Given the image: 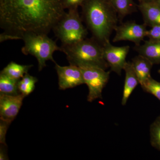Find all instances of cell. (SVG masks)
Returning a JSON list of instances; mask_svg holds the SVG:
<instances>
[{"mask_svg":"<svg viewBox=\"0 0 160 160\" xmlns=\"http://www.w3.org/2000/svg\"><path fill=\"white\" fill-rule=\"evenodd\" d=\"M38 82L37 78L27 73L18 82V89L20 93L25 96L29 95L34 91L35 85Z\"/></svg>","mask_w":160,"mask_h":160,"instance_id":"obj_18","label":"cell"},{"mask_svg":"<svg viewBox=\"0 0 160 160\" xmlns=\"http://www.w3.org/2000/svg\"><path fill=\"white\" fill-rule=\"evenodd\" d=\"M24 95H10L0 93V119L12 122L23 104Z\"/></svg>","mask_w":160,"mask_h":160,"instance_id":"obj_10","label":"cell"},{"mask_svg":"<svg viewBox=\"0 0 160 160\" xmlns=\"http://www.w3.org/2000/svg\"><path fill=\"white\" fill-rule=\"evenodd\" d=\"M147 37L149 39L160 41V25L151 27V29L147 31Z\"/></svg>","mask_w":160,"mask_h":160,"instance_id":"obj_23","label":"cell"},{"mask_svg":"<svg viewBox=\"0 0 160 160\" xmlns=\"http://www.w3.org/2000/svg\"><path fill=\"white\" fill-rule=\"evenodd\" d=\"M141 86L144 91L153 95L160 101V82L151 77Z\"/></svg>","mask_w":160,"mask_h":160,"instance_id":"obj_20","label":"cell"},{"mask_svg":"<svg viewBox=\"0 0 160 160\" xmlns=\"http://www.w3.org/2000/svg\"><path fill=\"white\" fill-rule=\"evenodd\" d=\"M117 12L119 22H122L124 18L137 11L138 5L133 0H110Z\"/></svg>","mask_w":160,"mask_h":160,"instance_id":"obj_15","label":"cell"},{"mask_svg":"<svg viewBox=\"0 0 160 160\" xmlns=\"http://www.w3.org/2000/svg\"><path fill=\"white\" fill-rule=\"evenodd\" d=\"M11 122L0 119V144L6 145V135Z\"/></svg>","mask_w":160,"mask_h":160,"instance_id":"obj_21","label":"cell"},{"mask_svg":"<svg viewBox=\"0 0 160 160\" xmlns=\"http://www.w3.org/2000/svg\"><path fill=\"white\" fill-rule=\"evenodd\" d=\"M18 80L7 76L2 73H0V93L17 95L20 94L18 89Z\"/></svg>","mask_w":160,"mask_h":160,"instance_id":"obj_17","label":"cell"},{"mask_svg":"<svg viewBox=\"0 0 160 160\" xmlns=\"http://www.w3.org/2000/svg\"><path fill=\"white\" fill-rule=\"evenodd\" d=\"M131 62L142 86L151 77V70L153 64L147 58L139 54L133 58Z\"/></svg>","mask_w":160,"mask_h":160,"instance_id":"obj_14","label":"cell"},{"mask_svg":"<svg viewBox=\"0 0 160 160\" xmlns=\"http://www.w3.org/2000/svg\"><path fill=\"white\" fill-rule=\"evenodd\" d=\"M103 47L104 58L111 71L121 75L122 70L127 62L126 58L130 46H114L109 41L103 45Z\"/></svg>","mask_w":160,"mask_h":160,"instance_id":"obj_8","label":"cell"},{"mask_svg":"<svg viewBox=\"0 0 160 160\" xmlns=\"http://www.w3.org/2000/svg\"><path fill=\"white\" fill-rule=\"evenodd\" d=\"M32 67H33L32 65H21L15 62H11L3 69L1 72L12 78L19 81L25 74L28 73L29 69Z\"/></svg>","mask_w":160,"mask_h":160,"instance_id":"obj_16","label":"cell"},{"mask_svg":"<svg viewBox=\"0 0 160 160\" xmlns=\"http://www.w3.org/2000/svg\"><path fill=\"white\" fill-rule=\"evenodd\" d=\"M52 31L62 45H71L86 38L88 34L78 9H70L65 12Z\"/></svg>","mask_w":160,"mask_h":160,"instance_id":"obj_5","label":"cell"},{"mask_svg":"<svg viewBox=\"0 0 160 160\" xmlns=\"http://www.w3.org/2000/svg\"><path fill=\"white\" fill-rule=\"evenodd\" d=\"M86 0H62L63 8L64 9H78L79 6H81Z\"/></svg>","mask_w":160,"mask_h":160,"instance_id":"obj_22","label":"cell"},{"mask_svg":"<svg viewBox=\"0 0 160 160\" xmlns=\"http://www.w3.org/2000/svg\"><path fill=\"white\" fill-rule=\"evenodd\" d=\"M0 160H9L7 153V145L0 144Z\"/></svg>","mask_w":160,"mask_h":160,"instance_id":"obj_24","label":"cell"},{"mask_svg":"<svg viewBox=\"0 0 160 160\" xmlns=\"http://www.w3.org/2000/svg\"><path fill=\"white\" fill-rule=\"evenodd\" d=\"M55 69L58 78L59 89L60 90L73 88L85 84L83 75L79 67L74 65L62 66L55 63Z\"/></svg>","mask_w":160,"mask_h":160,"instance_id":"obj_9","label":"cell"},{"mask_svg":"<svg viewBox=\"0 0 160 160\" xmlns=\"http://www.w3.org/2000/svg\"><path fill=\"white\" fill-rule=\"evenodd\" d=\"M22 40L24 42L22 52L26 55H31L37 59L39 71L46 67L47 61L50 60L56 63L53 59V53L62 50L56 42L49 38L48 34L26 33Z\"/></svg>","mask_w":160,"mask_h":160,"instance_id":"obj_4","label":"cell"},{"mask_svg":"<svg viewBox=\"0 0 160 160\" xmlns=\"http://www.w3.org/2000/svg\"><path fill=\"white\" fill-rule=\"evenodd\" d=\"M151 0H138L139 2H141V1H149Z\"/></svg>","mask_w":160,"mask_h":160,"instance_id":"obj_26","label":"cell"},{"mask_svg":"<svg viewBox=\"0 0 160 160\" xmlns=\"http://www.w3.org/2000/svg\"><path fill=\"white\" fill-rule=\"evenodd\" d=\"M138 54L147 58L153 64L160 63V41L149 39L143 45L135 46Z\"/></svg>","mask_w":160,"mask_h":160,"instance_id":"obj_12","label":"cell"},{"mask_svg":"<svg viewBox=\"0 0 160 160\" xmlns=\"http://www.w3.org/2000/svg\"><path fill=\"white\" fill-rule=\"evenodd\" d=\"M151 1L154 2L156 4H157L158 6L160 7V0H151Z\"/></svg>","mask_w":160,"mask_h":160,"instance_id":"obj_25","label":"cell"},{"mask_svg":"<svg viewBox=\"0 0 160 160\" xmlns=\"http://www.w3.org/2000/svg\"><path fill=\"white\" fill-rule=\"evenodd\" d=\"M123 70H125L126 77L122 104L125 106L132 92L140 83L131 62H127Z\"/></svg>","mask_w":160,"mask_h":160,"instance_id":"obj_13","label":"cell"},{"mask_svg":"<svg viewBox=\"0 0 160 160\" xmlns=\"http://www.w3.org/2000/svg\"><path fill=\"white\" fill-rule=\"evenodd\" d=\"M65 12L62 0H0V41L48 34Z\"/></svg>","mask_w":160,"mask_h":160,"instance_id":"obj_1","label":"cell"},{"mask_svg":"<svg viewBox=\"0 0 160 160\" xmlns=\"http://www.w3.org/2000/svg\"><path fill=\"white\" fill-rule=\"evenodd\" d=\"M158 72H159V73H160V69H159V70H158Z\"/></svg>","mask_w":160,"mask_h":160,"instance_id":"obj_27","label":"cell"},{"mask_svg":"<svg viewBox=\"0 0 160 160\" xmlns=\"http://www.w3.org/2000/svg\"><path fill=\"white\" fill-rule=\"evenodd\" d=\"M150 132L152 146L160 151V115L152 124Z\"/></svg>","mask_w":160,"mask_h":160,"instance_id":"obj_19","label":"cell"},{"mask_svg":"<svg viewBox=\"0 0 160 160\" xmlns=\"http://www.w3.org/2000/svg\"><path fill=\"white\" fill-rule=\"evenodd\" d=\"M69 65L94 66L106 70L109 66L104 57L103 46L93 38L60 46Z\"/></svg>","mask_w":160,"mask_h":160,"instance_id":"obj_3","label":"cell"},{"mask_svg":"<svg viewBox=\"0 0 160 160\" xmlns=\"http://www.w3.org/2000/svg\"><path fill=\"white\" fill-rule=\"evenodd\" d=\"M83 75L84 82L88 86L89 93L87 101L92 102L102 98V92L108 83L110 72L99 67L91 66L79 67Z\"/></svg>","mask_w":160,"mask_h":160,"instance_id":"obj_6","label":"cell"},{"mask_svg":"<svg viewBox=\"0 0 160 160\" xmlns=\"http://www.w3.org/2000/svg\"><path fill=\"white\" fill-rule=\"evenodd\" d=\"M138 7L146 26L152 27L160 25V7L157 4L151 1H141Z\"/></svg>","mask_w":160,"mask_h":160,"instance_id":"obj_11","label":"cell"},{"mask_svg":"<svg viewBox=\"0 0 160 160\" xmlns=\"http://www.w3.org/2000/svg\"><path fill=\"white\" fill-rule=\"evenodd\" d=\"M146 24H139L134 21L121 23L116 29L113 42L122 41H128L139 46L140 43L147 37V30Z\"/></svg>","mask_w":160,"mask_h":160,"instance_id":"obj_7","label":"cell"},{"mask_svg":"<svg viewBox=\"0 0 160 160\" xmlns=\"http://www.w3.org/2000/svg\"><path fill=\"white\" fill-rule=\"evenodd\" d=\"M81 7L82 19L92 38L102 46L110 41L119 22L117 12L110 0H86Z\"/></svg>","mask_w":160,"mask_h":160,"instance_id":"obj_2","label":"cell"}]
</instances>
